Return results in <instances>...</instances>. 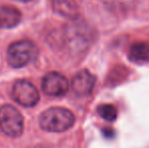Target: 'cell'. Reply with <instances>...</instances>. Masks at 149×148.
Returning a JSON list of instances; mask_svg holds the SVG:
<instances>
[{
	"mask_svg": "<svg viewBox=\"0 0 149 148\" xmlns=\"http://www.w3.org/2000/svg\"><path fill=\"white\" fill-rule=\"evenodd\" d=\"M74 122L73 113L64 108H50L40 116V126L49 132H64L70 129Z\"/></svg>",
	"mask_w": 149,
	"mask_h": 148,
	"instance_id": "6da1fadb",
	"label": "cell"
},
{
	"mask_svg": "<svg viewBox=\"0 0 149 148\" xmlns=\"http://www.w3.org/2000/svg\"><path fill=\"white\" fill-rule=\"evenodd\" d=\"M65 39L67 46L72 52H83L91 42L92 32L84 22L73 18L66 26Z\"/></svg>",
	"mask_w": 149,
	"mask_h": 148,
	"instance_id": "7a4b0ae2",
	"label": "cell"
},
{
	"mask_svg": "<svg viewBox=\"0 0 149 148\" xmlns=\"http://www.w3.org/2000/svg\"><path fill=\"white\" fill-rule=\"evenodd\" d=\"M37 55V46L28 40L14 42L7 49L8 64L13 68H22L28 65Z\"/></svg>",
	"mask_w": 149,
	"mask_h": 148,
	"instance_id": "3957f363",
	"label": "cell"
},
{
	"mask_svg": "<svg viewBox=\"0 0 149 148\" xmlns=\"http://www.w3.org/2000/svg\"><path fill=\"white\" fill-rule=\"evenodd\" d=\"M0 130L12 138L22 134L24 118L17 109L10 105H4L0 108Z\"/></svg>",
	"mask_w": 149,
	"mask_h": 148,
	"instance_id": "277c9868",
	"label": "cell"
},
{
	"mask_svg": "<svg viewBox=\"0 0 149 148\" xmlns=\"http://www.w3.org/2000/svg\"><path fill=\"white\" fill-rule=\"evenodd\" d=\"M12 97L14 101L22 107L31 108L40 101V93L37 87L28 80H17L12 87Z\"/></svg>",
	"mask_w": 149,
	"mask_h": 148,
	"instance_id": "5b68a950",
	"label": "cell"
},
{
	"mask_svg": "<svg viewBox=\"0 0 149 148\" xmlns=\"http://www.w3.org/2000/svg\"><path fill=\"white\" fill-rule=\"evenodd\" d=\"M43 91L51 97H62L69 88L68 80L64 75L58 72H50L44 77L42 82Z\"/></svg>",
	"mask_w": 149,
	"mask_h": 148,
	"instance_id": "8992f818",
	"label": "cell"
},
{
	"mask_svg": "<svg viewBox=\"0 0 149 148\" xmlns=\"http://www.w3.org/2000/svg\"><path fill=\"white\" fill-rule=\"evenodd\" d=\"M95 84V77L88 70H81L72 79V88L78 95H88Z\"/></svg>",
	"mask_w": 149,
	"mask_h": 148,
	"instance_id": "52a82bcc",
	"label": "cell"
},
{
	"mask_svg": "<svg viewBox=\"0 0 149 148\" xmlns=\"http://www.w3.org/2000/svg\"><path fill=\"white\" fill-rule=\"evenodd\" d=\"M22 13L17 8L13 6H0V28H12L19 24Z\"/></svg>",
	"mask_w": 149,
	"mask_h": 148,
	"instance_id": "ba28073f",
	"label": "cell"
},
{
	"mask_svg": "<svg viewBox=\"0 0 149 148\" xmlns=\"http://www.w3.org/2000/svg\"><path fill=\"white\" fill-rule=\"evenodd\" d=\"M51 1L53 9L58 14L70 19L77 17L78 5L76 0H51Z\"/></svg>",
	"mask_w": 149,
	"mask_h": 148,
	"instance_id": "9c48e42d",
	"label": "cell"
},
{
	"mask_svg": "<svg viewBox=\"0 0 149 148\" xmlns=\"http://www.w3.org/2000/svg\"><path fill=\"white\" fill-rule=\"evenodd\" d=\"M129 57L131 61L136 63H146L149 62V44L136 43L130 48Z\"/></svg>",
	"mask_w": 149,
	"mask_h": 148,
	"instance_id": "30bf717a",
	"label": "cell"
},
{
	"mask_svg": "<svg viewBox=\"0 0 149 148\" xmlns=\"http://www.w3.org/2000/svg\"><path fill=\"white\" fill-rule=\"evenodd\" d=\"M136 0H106V5L111 11L116 13L129 11L134 7Z\"/></svg>",
	"mask_w": 149,
	"mask_h": 148,
	"instance_id": "8fae6325",
	"label": "cell"
},
{
	"mask_svg": "<svg viewBox=\"0 0 149 148\" xmlns=\"http://www.w3.org/2000/svg\"><path fill=\"white\" fill-rule=\"evenodd\" d=\"M97 113L104 120L108 121V122L115 121L117 119V116H118L117 109L113 105H110V104L100 105L97 108Z\"/></svg>",
	"mask_w": 149,
	"mask_h": 148,
	"instance_id": "7c38bea8",
	"label": "cell"
},
{
	"mask_svg": "<svg viewBox=\"0 0 149 148\" xmlns=\"http://www.w3.org/2000/svg\"><path fill=\"white\" fill-rule=\"evenodd\" d=\"M18 1H22V2H29V1H31V0H18Z\"/></svg>",
	"mask_w": 149,
	"mask_h": 148,
	"instance_id": "4fadbf2b",
	"label": "cell"
}]
</instances>
